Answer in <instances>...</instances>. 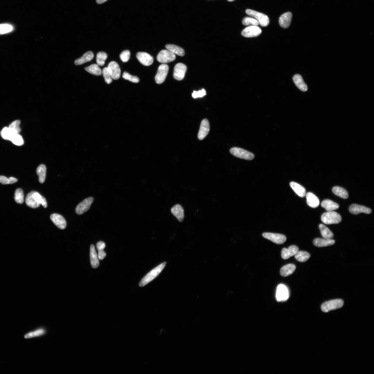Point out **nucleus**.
Listing matches in <instances>:
<instances>
[{"mask_svg": "<svg viewBox=\"0 0 374 374\" xmlns=\"http://www.w3.org/2000/svg\"><path fill=\"white\" fill-rule=\"evenodd\" d=\"M373 140V133L364 126L353 127L349 132L346 154L355 161L365 159L370 151Z\"/></svg>", "mask_w": 374, "mask_h": 374, "instance_id": "7ed1b4c3", "label": "nucleus"}, {"mask_svg": "<svg viewBox=\"0 0 374 374\" xmlns=\"http://www.w3.org/2000/svg\"><path fill=\"white\" fill-rule=\"evenodd\" d=\"M92 342V334L87 328H81L73 337V346L77 352V360L80 366L84 367L90 362Z\"/></svg>", "mask_w": 374, "mask_h": 374, "instance_id": "0eeeda50", "label": "nucleus"}, {"mask_svg": "<svg viewBox=\"0 0 374 374\" xmlns=\"http://www.w3.org/2000/svg\"><path fill=\"white\" fill-rule=\"evenodd\" d=\"M260 113V105L257 100L246 102L239 110L240 118L247 125L254 124L258 119Z\"/></svg>", "mask_w": 374, "mask_h": 374, "instance_id": "a211bd4d", "label": "nucleus"}, {"mask_svg": "<svg viewBox=\"0 0 374 374\" xmlns=\"http://www.w3.org/2000/svg\"><path fill=\"white\" fill-rule=\"evenodd\" d=\"M26 59V53L16 47L0 48V70L22 64Z\"/></svg>", "mask_w": 374, "mask_h": 374, "instance_id": "4468645a", "label": "nucleus"}, {"mask_svg": "<svg viewBox=\"0 0 374 374\" xmlns=\"http://www.w3.org/2000/svg\"><path fill=\"white\" fill-rule=\"evenodd\" d=\"M331 95L348 108L353 109L357 112L365 113L369 109V103L362 95L347 89H334Z\"/></svg>", "mask_w": 374, "mask_h": 374, "instance_id": "6e6552de", "label": "nucleus"}, {"mask_svg": "<svg viewBox=\"0 0 374 374\" xmlns=\"http://www.w3.org/2000/svg\"><path fill=\"white\" fill-rule=\"evenodd\" d=\"M337 141V133L332 127L321 130L310 154L312 165L317 168L325 166L330 161Z\"/></svg>", "mask_w": 374, "mask_h": 374, "instance_id": "f03ea898", "label": "nucleus"}, {"mask_svg": "<svg viewBox=\"0 0 374 374\" xmlns=\"http://www.w3.org/2000/svg\"><path fill=\"white\" fill-rule=\"evenodd\" d=\"M215 115V109L207 103L196 105L193 111L192 121L194 128L202 132H206Z\"/></svg>", "mask_w": 374, "mask_h": 374, "instance_id": "9b49d317", "label": "nucleus"}, {"mask_svg": "<svg viewBox=\"0 0 374 374\" xmlns=\"http://www.w3.org/2000/svg\"><path fill=\"white\" fill-rule=\"evenodd\" d=\"M188 108L186 105L178 102L170 105L163 114L149 122V127L152 130H160L170 125L181 122L186 117Z\"/></svg>", "mask_w": 374, "mask_h": 374, "instance_id": "423d86ee", "label": "nucleus"}, {"mask_svg": "<svg viewBox=\"0 0 374 374\" xmlns=\"http://www.w3.org/2000/svg\"><path fill=\"white\" fill-rule=\"evenodd\" d=\"M215 0H192V3L195 8H202L213 2Z\"/></svg>", "mask_w": 374, "mask_h": 374, "instance_id": "6ab92c4d", "label": "nucleus"}, {"mask_svg": "<svg viewBox=\"0 0 374 374\" xmlns=\"http://www.w3.org/2000/svg\"><path fill=\"white\" fill-rule=\"evenodd\" d=\"M30 267H28L17 254H8L1 264L3 275L9 279L21 281L22 277Z\"/></svg>", "mask_w": 374, "mask_h": 374, "instance_id": "9d476101", "label": "nucleus"}, {"mask_svg": "<svg viewBox=\"0 0 374 374\" xmlns=\"http://www.w3.org/2000/svg\"><path fill=\"white\" fill-rule=\"evenodd\" d=\"M214 135L224 157L235 159L240 155L241 139L234 125L227 122L222 123L217 127Z\"/></svg>", "mask_w": 374, "mask_h": 374, "instance_id": "20e7f679", "label": "nucleus"}, {"mask_svg": "<svg viewBox=\"0 0 374 374\" xmlns=\"http://www.w3.org/2000/svg\"><path fill=\"white\" fill-rule=\"evenodd\" d=\"M21 283L35 292H42L48 287V282L43 272L37 267H30L24 273Z\"/></svg>", "mask_w": 374, "mask_h": 374, "instance_id": "f8f14e48", "label": "nucleus"}, {"mask_svg": "<svg viewBox=\"0 0 374 374\" xmlns=\"http://www.w3.org/2000/svg\"><path fill=\"white\" fill-rule=\"evenodd\" d=\"M35 362V359L26 354L15 356L7 351H0V366L5 369L27 367Z\"/></svg>", "mask_w": 374, "mask_h": 374, "instance_id": "2eb2a0df", "label": "nucleus"}, {"mask_svg": "<svg viewBox=\"0 0 374 374\" xmlns=\"http://www.w3.org/2000/svg\"><path fill=\"white\" fill-rule=\"evenodd\" d=\"M272 114L277 122L290 132L301 131L307 123L306 114L292 105L277 104L273 107Z\"/></svg>", "mask_w": 374, "mask_h": 374, "instance_id": "39448f33", "label": "nucleus"}, {"mask_svg": "<svg viewBox=\"0 0 374 374\" xmlns=\"http://www.w3.org/2000/svg\"><path fill=\"white\" fill-rule=\"evenodd\" d=\"M40 247L39 240H31L21 247L17 254L28 267H37L42 262L39 254Z\"/></svg>", "mask_w": 374, "mask_h": 374, "instance_id": "ddd939ff", "label": "nucleus"}, {"mask_svg": "<svg viewBox=\"0 0 374 374\" xmlns=\"http://www.w3.org/2000/svg\"><path fill=\"white\" fill-rule=\"evenodd\" d=\"M204 148L208 157L210 163L215 168H220L224 163L223 156L215 140L214 134L208 135L204 141Z\"/></svg>", "mask_w": 374, "mask_h": 374, "instance_id": "f3484780", "label": "nucleus"}, {"mask_svg": "<svg viewBox=\"0 0 374 374\" xmlns=\"http://www.w3.org/2000/svg\"><path fill=\"white\" fill-rule=\"evenodd\" d=\"M313 117L317 124L328 127L347 122L351 117V112L335 99H326L319 104Z\"/></svg>", "mask_w": 374, "mask_h": 374, "instance_id": "f257e3e1", "label": "nucleus"}, {"mask_svg": "<svg viewBox=\"0 0 374 374\" xmlns=\"http://www.w3.org/2000/svg\"><path fill=\"white\" fill-rule=\"evenodd\" d=\"M246 157L267 166H274L278 163V156L272 152L264 151L253 143H249L244 150Z\"/></svg>", "mask_w": 374, "mask_h": 374, "instance_id": "dca6fc26", "label": "nucleus"}, {"mask_svg": "<svg viewBox=\"0 0 374 374\" xmlns=\"http://www.w3.org/2000/svg\"><path fill=\"white\" fill-rule=\"evenodd\" d=\"M169 139L179 146L191 151H200L204 148V141L195 128H184L170 135Z\"/></svg>", "mask_w": 374, "mask_h": 374, "instance_id": "1a4fd4ad", "label": "nucleus"}]
</instances>
